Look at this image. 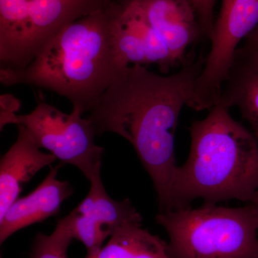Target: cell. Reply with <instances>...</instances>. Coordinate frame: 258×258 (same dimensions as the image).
I'll use <instances>...</instances> for the list:
<instances>
[{
    "label": "cell",
    "instance_id": "obj_6",
    "mask_svg": "<svg viewBox=\"0 0 258 258\" xmlns=\"http://www.w3.org/2000/svg\"><path fill=\"white\" fill-rule=\"evenodd\" d=\"M82 115L76 108L66 113L41 101L30 113L17 115L14 124L25 125L41 149L77 167L91 184L100 182L104 149L95 144L96 129Z\"/></svg>",
    "mask_w": 258,
    "mask_h": 258
},
{
    "label": "cell",
    "instance_id": "obj_16",
    "mask_svg": "<svg viewBox=\"0 0 258 258\" xmlns=\"http://www.w3.org/2000/svg\"><path fill=\"white\" fill-rule=\"evenodd\" d=\"M197 17L201 36L211 39L215 24V6L217 0H190Z\"/></svg>",
    "mask_w": 258,
    "mask_h": 258
},
{
    "label": "cell",
    "instance_id": "obj_18",
    "mask_svg": "<svg viewBox=\"0 0 258 258\" xmlns=\"http://www.w3.org/2000/svg\"><path fill=\"white\" fill-rule=\"evenodd\" d=\"M21 102L13 95H1L0 96V128L1 131L5 125L14 124L17 112L20 110Z\"/></svg>",
    "mask_w": 258,
    "mask_h": 258
},
{
    "label": "cell",
    "instance_id": "obj_19",
    "mask_svg": "<svg viewBox=\"0 0 258 258\" xmlns=\"http://www.w3.org/2000/svg\"><path fill=\"white\" fill-rule=\"evenodd\" d=\"M249 204H250L252 208H253L254 214H255L256 220H257L258 227V191L256 193V195H254L253 200Z\"/></svg>",
    "mask_w": 258,
    "mask_h": 258
},
{
    "label": "cell",
    "instance_id": "obj_14",
    "mask_svg": "<svg viewBox=\"0 0 258 258\" xmlns=\"http://www.w3.org/2000/svg\"><path fill=\"white\" fill-rule=\"evenodd\" d=\"M220 103L236 106L258 140V69L234 62L222 87Z\"/></svg>",
    "mask_w": 258,
    "mask_h": 258
},
{
    "label": "cell",
    "instance_id": "obj_4",
    "mask_svg": "<svg viewBox=\"0 0 258 258\" xmlns=\"http://www.w3.org/2000/svg\"><path fill=\"white\" fill-rule=\"evenodd\" d=\"M169 237L171 258H258V227L253 208L174 209L155 217Z\"/></svg>",
    "mask_w": 258,
    "mask_h": 258
},
{
    "label": "cell",
    "instance_id": "obj_2",
    "mask_svg": "<svg viewBox=\"0 0 258 258\" xmlns=\"http://www.w3.org/2000/svg\"><path fill=\"white\" fill-rule=\"evenodd\" d=\"M113 3L61 29L25 69H0L2 84L48 90L89 113L124 69L113 42Z\"/></svg>",
    "mask_w": 258,
    "mask_h": 258
},
{
    "label": "cell",
    "instance_id": "obj_8",
    "mask_svg": "<svg viewBox=\"0 0 258 258\" xmlns=\"http://www.w3.org/2000/svg\"><path fill=\"white\" fill-rule=\"evenodd\" d=\"M113 32L115 54L122 69L157 64L160 72L166 74L177 66L138 0H114Z\"/></svg>",
    "mask_w": 258,
    "mask_h": 258
},
{
    "label": "cell",
    "instance_id": "obj_9",
    "mask_svg": "<svg viewBox=\"0 0 258 258\" xmlns=\"http://www.w3.org/2000/svg\"><path fill=\"white\" fill-rule=\"evenodd\" d=\"M70 215L74 239L86 246L88 254L98 253L107 237L121 226L143 220L129 199L110 198L102 181L91 184L86 198Z\"/></svg>",
    "mask_w": 258,
    "mask_h": 258
},
{
    "label": "cell",
    "instance_id": "obj_17",
    "mask_svg": "<svg viewBox=\"0 0 258 258\" xmlns=\"http://www.w3.org/2000/svg\"><path fill=\"white\" fill-rule=\"evenodd\" d=\"M235 61L258 69V25L237 49Z\"/></svg>",
    "mask_w": 258,
    "mask_h": 258
},
{
    "label": "cell",
    "instance_id": "obj_12",
    "mask_svg": "<svg viewBox=\"0 0 258 258\" xmlns=\"http://www.w3.org/2000/svg\"><path fill=\"white\" fill-rule=\"evenodd\" d=\"M148 21L170 52L182 63L188 47L201 36L190 0H138Z\"/></svg>",
    "mask_w": 258,
    "mask_h": 258
},
{
    "label": "cell",
    "instance_id": "obj_7",
    "mask_svg": "<svg viewBox=\"0 0 258 258\" xmlns=\"http://www.w3.org/2000/svg\"><path fill=\"white\" fill-rule=\"evenodd\" d=\"M257 25L258 0H222L210 39L211 48L186 106L197 111H209L220 103L239 44Z\"/></svg>",
    "mask_w": 258,
    "mask_h": 258
},
{
    "label": "cell",
    "instance_id": "obj_13",
    "mask_svg": "<svg viewBox=\"0 0 258 258\" xmlns=\"http://www.w3.org/2000/svg\"><path fill=\"white\" fill-rule=\"evenodd\" d=\"M85 258H171L167 243L142 227V223L121 226L98 253Z\"/></svg>",
    "mask_w": 258,
    "mask_h": 258
},
{
    "label": "cell",
    "instance_id": "obj_3",
    "mask_svg": "<svg viewBox=\"0 0 258 258\" xmlns=\"http://www.w3.org/2000/svg\"><path fill=\"white\" fill-rule=\"evenodd\" d=\"M221 103L189 128V157L176 166L171 188V210L231 200L250 203L258 191V140Z\"/></svg>",
    "mask_w": 258,
    "mask_h": 258
},
{
    "label": "cell",
    "instance_id": "obj_10",
    "mask_svg": "<svg viewBox=\"0 0 258 258\" xmlns=\"http://www.w3.org/2000/svg\"><path fill=\"white\" fill-rule=\"evenodd\" d=\"M62 164L50 166L46 177L36 189L12 204L0 219L1 244L18 231L59 213L62 203L73 193L69 182L57 179Z\"/></svg>",
    "mask_w": 258,
    "mask_h": 258
},
{
    "label": "cell",
    "instance_id": "obj_1",
    "mask_svg": "<svg viewBox=\"0 0 258 258\" xmlns=\"http://www.w3.org/2000/svg\"><path fill=\"white\" fill-rule=\"evenodd\" d=\"M204 63L200 57L171 76L139 64L125 68L86 117L96 135L118 134L133 146L152 180L159 212L171 210L176 128Z\"/></svg>",
    "mask_w": 258,
    "mask_h": 258
},
{
    "label": "cell",
    "instance_id": "obj_15",
    "mask_svg": "<svg viewBox=\"0 0 258 258\" xmlns=\"http://www.w3.org/2000/svg\"><path fill=\"white\" fill-rule=\"evenodd\" d=\"M71 215L57 222L50 235L38 234L32 247L31 258H68L67 251L74 240Z\"/></svg>",
    "mask_w": 258,
    "mask_h": 258
},
{
    "label": "cell",
    "instance_id": "obj_5",
    "mask_svg": "<svg viewBox=\"0 0 258 258\" xmlns=\"http://www.w3.org/2000/svg\"><path fill=\"white\" fill-rule=\"evenodd\" d=\"M112 1L0 0V68L25 69L61 29Z\"/></svg>",
    "mask_w": 258,
    "mask_h": 258
},
{
    "label": "cell",
    "instance_id": "obj_11",
    "mask_svg": "<svg viewBox=\"0 0 258 258\" xmlns=\"http://www.w3.org/2000/svg\"><path fill=\"white\" fill-rule=\"evenodd\" d=\"M16 142L0 161V219L16 201L23 186L42 168L52 165L57 158L42 152L28 129L18 125Z\"/></svg>",
    "mask_w": 258,
    "mask_h": 258
}]
</instances>
